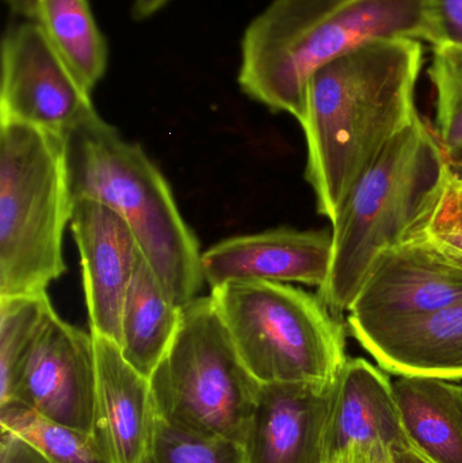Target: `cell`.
Wrapping results in <instances>:
<instances>
[{
	"label": "cell",
	"mask_w": 462,
	"mask_h": 463,
	"mask_svg": "<svg viewBox=\"0 0 462 463\" xmlns=\"http://www.w3.org/2000/svg\"><path fill=\"white\" fill-rule=\"evenodd\" d=\"M53 310L46 291L0 297V402L7 399L22 361Z\"/></svg>",
	"instance_id": "21"
},
{
	"label": "cell",
	"mask_w": 462,
	"mask_h": 463,
	"mask_svg": "<svg viewBox=\"0 0 462 463\" xmlns=\"http://www.w3.org/2000/svg\"><path fill=\"white\" fill-rule=\"evenodd\" d=\"M212 301L241 361L260 383H335L346 329L319 296L288 283L231 280Z\"/></svg>",
	"instance_id": "6"
},
{
	"label": "cell",
	"mask_w": 462,
	"mask_h": 463,
	"mask_svg": "<svg viewBox=\"0 0 462 463\" xmlns=\"http://www.w3.org/2000/svg\"><path fill=\"white\" fill-rule=\"evenodd\" d=\"M335 383H260L247 427V463H327Z\"/></svg>",
	"instance_id": "12"
},
{
	"label": "cell",
	"mask_w": 462,
	"mask_h": 463,
	"mask_svg": "<svg viewBox=\"0 0 462 463\" xmlns=\"http://www.w3.org/2000/svg\"><path fill=\"white\" fill-rule=\"evenodd\" d=\"M357 342L385 372L462 381V301Z\"/></svg>",
	"instance_id": "16"
},
{
	"label": "cell",
	"mask_w": 462,
	"mask_h": 463,
	"mask_svg": "<svg viewBox=\"0 0 462 463\" xmlns=\"http://www.w3.org/2000/svg\"><path fill=\"white\" fill-rule=\"evenodd\" d=\"M450 165H452L453 171L457 174L458 176H462V149L455 152V154L449 155Z\"/></svg>",
	"instance_id": "31"
},
{
	"label": "cell",
	"mask_w": 462,
	"mask_h": 463,
	"mask_svg": "<svg viewBox=\"0 0 462 463\" xmlns=\"http://www.w3.org/2000/svg\"><path fill=\"white\" fill-rule=\"evenodd\" d=\"M456 187H457L458 197H460L462 205V176H458L457 174H456Z\"/></svg>",
	"instance_id": "32"
},
{
	"label": "cell",
	"mask_w": 462,
	"mask_h": 463,
	"mask_svg": "<svg viewBox=\"0 0 462 463\" xmlns=\"http://www.w3.org/2000/svg\"><path fill=\"white\" fill-rule=\"evenodd\" d=\"M95 391L94 335L62 320L53 310L0 405L18 402L49 420L92 434Z\"/></svg>",
	"instance_id": "9"
},
{
	"label": "cell",
	"mask_w": 462,
	"mask_h": 463,
	"mask_svg": "<svg viewBox=\"0 0 462 463\" xmlns=\"http://www.w3.org/2000/svg\"><path fill=\"white\" fill-rule=\"evenodd\" d=\"M151 463H247L244 445L228 438L184 429L157 418Z\"/></svg>",
	"instance_id": "22"
},
{
	"label": "cell",
	"mask_w": 462,
	"mask_h": 463,
	"mask_svg": "<svg viewBox=\"0 0 462 463\" xmlns=\"http://www.w3.org/2000/svg\"><path fill=\"white\" fill-rule=\"evenodd\" d=\"M71 230L80 253L91 332L118 345L122 305L140 253L137 240L116 211L90 198L73 200Z\"/></svg>",
	"instance_id": "11"
},
{
	"label": "cell",
	"mask_w": 462,
	"mask_h": 463,
	"mask_svg": "<svg viewBox=\"0 0 462 463\" xmlns=\"http://www.w3.org/2000/svg\"><path fill=\"white\" fill-rule=\"evenodd\" d=\"M453 173L420 114L372 163L333 222L330 274L317 296L334 315L349 312L385 250L420 233Z\"/></svg>",
	"instance_id": "3"
},
{
	"label": "cell",
	"mask_w": 462,
	"mask_h": 463,
	"mask_svg": "<svg viewBox=\"0 0 462 463\" xmlns=\"http://www.w3.org/2000/svg\"><path fill=\"white\" fill-rule=\"evenodd\" d=\"M170 0H132V13L137 19H146L162 10Z\"/></svg>",
	"instance_id": "28"
},
{
	"label": "cell",
	"mask_w": 462,
	"mask_h": 463,
	"mask_svg": "<svg viewBox=\"0 0 462 463\" xmlns=\"http://www.w3.org/2000/svg\"><path fill=\"white\" fill-rule=\"evenodd\" d=\"M395 456L398 463H436L423 456L417 449L412 448V445L398 449L395 450Z\"/></svg>",
	"instance_id": "30"
},
{
	"label": "cell",
	"mask_w": 462,
	"mask_h": 463,
	"mask_svg": "<svg viewBox=\"0 0 462 463\" xmlns=\"http://www.w3.org/2000/svg\"><path fill=\"white\" fill-rule=\"evenodd\" d=\"M384 443L393 450L411 445L385 370L363 358L347 359L334 385L325 432L327 463L353 446Z\"/></svg>",
	"instance_id": "15"
},
{
	"label": "cell",
	"mask_w": 462,
	"mask_h": 463,
	"mask_svg": "<svg viewBox=\"0 0 462 463\" xmlns=\"http://www.w3.org/2000/svg\"><path fill=\"white\" fill-rule=\"evenodd\" d=\"M72 206L61 136L0 119V297L45 293L64 274Z\"/></svg>",
	"instance_id": "5"
},
{
	"label": "cell",
	"mask_w": 462,
	"mask_h": 463,
	"mask_svg": "<svg viewBox=\"0 0 462 463\" xmlns=\"http://www.w3.org/2000/svg\"><path fill=\"white\" fill-rule=\"evenodd\" d=\"M0 463H49L45 457L26 440L2 430Z\"/></svg>",
	"instance_id": "26"
},
{
	"label": "cell",
	"mask_w": 462,
	"mask_h": 463,
	"mask_svg": "<svg viewBox=\"0 0 462 463\" xmlns=\"http://www.w3.org/2000/svg\"><path fill=\"white\" fill-rule=\"evenodd\" d=\"M429 76L436 91V133L449 156L462 149V43L434 46Z\"/></svg>",
	"instance_id": "23"
},
{
	"label": "cell",
	"mask_w": 462,
	"mask_h": 463,
	"mask_svg": "<svg viewBox=\"0 0 462 463\" xmlns=\"http://www.w3.org/2000/svg\"><path fill=\"white\" fill-rule=\"evenodd\" d=\"M333 232L277 228L231 237L203 253L211 288L231 280H268L323 288L330 274Z\"/></svg>",
	"instance_id": "13"
},
{
	"label": "cell",
	"mask_w": 462,
	"mask_h": 463,
	"mask_svg": "<svg viewBox=\"0 0 462 463\" xmlns=\"http://www.w3.org/2000/svg\"><path fill=\"white\" fill-rule=\"evenodd\" d=\"M94 339L97 391L92 434L108 463H146L157 420L149 378L124 358L116 342L99 335Z\"/></svg>",
	"instance_id": "14"
},
{
	"label": "cell",
	"mask_w": 462,
	"mask_h": 463,
	"mask_svg": "<svg viewBox=\"0 0 462 463\" xmlns=\"http://www.w3.org/2000/svg\"><path fill=\"white\" fill-rule=\"evenodd\" d=\"M433 46L462 43V0H428Z\"/></svg>",
	"instance_id": "25"
},
{
	"label": "cell",
	"mask_w": 462,
	"mask_h": 463,
	"mask_svg": "<svg viewBox=\"0 0 462 463\" xmlns=\"http://www.w3.org/2000/svg\"><path fill=\"white\" fill-rule=\"evenodd\" d=\"M72 201L90 198L116 211L174 301L184 307L203 288V252L170 184L137 144L92 111L61 135Z\"/></svg>",
	"instance_id": "4"
},
{
	"label": "cell",
	"mask_w": 462,
	"mask_h": 463,
	"mask_svg": "<svg viewBox=\"0 0 462 463\" xmlns=\"http://www.w3.org/2000/svg\"><path fill=\"white\" fill-rule=\"evenodd\" d=\"M0 427L26 440L49 463H108L94 435L49 420L21 402L0 405Z\"/></svg>",
	"instance_id": "20"
},
{
	"label": "cell",
	"mask_w": 462,
	"mask_h": 463,
	"mask_svg": "<svg viewBox=\"0 0 462 463\" xmlns=\"http://www.w3.org/2000/svg\"><path fill=\"white\" fill-rule=\"evenodd\" d=\"M331 463H342V461H339V459H338V461L331 462Z\"/></svg>",
	"instance_id": "33"
},
{
	"label": "cell",
	"mask_w": 462,
	"mask_h": 463,
	"mask_svg": "<svg viewBox=\"0 0 462 463\" xmlns=\"http://www.w3.org/2000/svg\"><path fill=\"white\" fill-rule=\"evenodd\" d=\"M393 392L412 448L436 463H462V386L444 378L401 375Z\"/></svg>",
	"instance_id": "17"
},
{
	"label": "cell",
	"mask_w": 462,
	"mask_h": 463,
	"mask_svg": "<svg viewBox=\"0 0 462 463\" xmlns=\"http://www.w3.org/2000/svg\"><path fill=\"white\" fill-rule=\"evenodd\" d=\"M339 461L342 463H398L395 450L384 443L353 446L339 458Z\"/></svg>",
	"instance_id": "27"
},
{
	"label": "cell",
	"mask_w": 462,
	"mask_h": 463,
	"mask_svg": "<svg viewBox=\"0 0 462 463\" xmlns=\"http://www.w3.org/2000/svg\"><path fill=\"white\" fill-rule=\"evenodd\" d=\"M423 43H369L317 71L306 87V178L331 224L372 163L418 116Z\"/></svg>",
	"instance_id": "1"
},
{
	"label": "cell",
	"mask_w": 462,
	"mask_h": 463,
	"mask_svg": "<svg viewBox=\"0 0 462 463\" xmlns=\"http://www.w3.org/2000/svg\"><path fill=\"white\" fill-rule=\"evenodd\" d=\"M79 83L91 92L108 68V45L89 0H38L35 21Z\"/></svg>",
	"instance_id": "19"
},
{
	"label": "cell",
	"mask_w": 462,
	"mask_h": 463,
	"mask_svg": "<svg viewBox=\"0 0 462 463\" xmlns=\"http://www.w3.org/2000/svg\"><path fill=\"white\" fill-rule=\"evenodd\" d=\"M387 40L433 45L428 0H274L246 30L239 84L252 99L301 122L317 71Z\"/></svg>",
	"instance_id": "2"
},
{
	"label": "cell",
	"mask_w": 462,
	"mask_h": 463,
	"mask_svg": "<svg viewBox=\"0 0 462 463\" xmlns=\"http://www.w3.org/2000/svg\"><path fill=\"white\" fill-rule=\"evenodd\" d=\"M462 301V264L422 233L385 250L347 312L355 339L430 317Z\"/></svg>",
	"instance_id": "8"
},
{
	"label": "cell",
	"mask_w": 462,
	"mask_h": 463,
	"mask_svg": "<svg viewBox=\"0 0 462 463\" xmlns=\"http://www.w3.org/2000/svg\"><path fill=\"white\" fill-rule=\"evenodd\" d=\"M5 2L16 15L24 16L27 21H35L38 0H5Z\"/></svg>",
	"instance_id": "29"
},
{
	"label": "cell",
	"mask_w": 462,
	"mask_h": 463,
	"mask_svg": "<svg viewBox=\"0 0 462 463\" xmlns=\"http://www.w3.org/2000/svg\"><path fill=\"white\" fill-rule=\"evenodd\" d=\"M420 233L462 264V205L456 187V173Z\"/></svg>",
	"instance_id": "24"
},
{
	"label": "cell",
	"mask_w": 462,
	"mask_h": 463,
	"mask_svg": "<svg viewBox=\"0 0 462 463\" xmlns=\"http://www.w3.org/2000/svg\"><path fill=\"white\" fill-rule=\"evenodd\" d=\"M182 310L140 250L122 305L118 345L124 358L146 378L173 343Z\"/></svg>",
	"instance_id": "18"
},
{
	"label": "cell",
	"mask_w": 462,
	"mask_h": 463,
	"mask_svg": "<svg viewBox=\"0 0 462 463\" xmlns=\"http://www.w3.org/2000/svg\"><path fill=\"white\" fill-rule=\"evenodd\" d=\"M149 383L157 418L244 443L260 383L241 361L211 297L184 305Z\"/></svg>",
	"instance_id": "7"
},
{
	"label": "cell",
	"mask_w": 462,
	"mask_h": 463,
	"mask_svg": "<svg viewBox=\"0 0 462 463\" xmlns=\"http://www.w3.org/2000/svg\"><path fill=\"white\" fill-rule=\"evenodd\" d=\"M146 463H151V461H149V458H148V461H146Z\"/></svg>",
	"instance_id": "34"
},
{
	"label": "cell",
	"mask_w": 462,
	"mask_h": 463,
	"mask_svg": "<svg viewBox=\"0 0 462 463\" xmlns=\"http://www.w3.org/2000/svg\"><path fill=\"white\" fill-rule=\"evenodd\" d=\"M90 94L37 22L26 21L7 30L2 46L0 119L61 136L95 111Z\"/></svg>",
	"instance_id": "10"
}]
</instances>
